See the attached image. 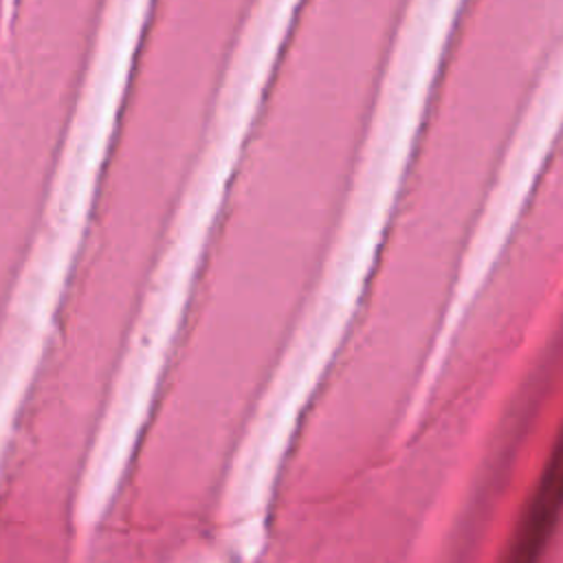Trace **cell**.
<instances>
[{"label": "cell", "instance_id": "obj_1", "mask_svg": "<svg viewBox=\"0 0 563 563\" xmlns=\"http://www.w3.org/2000/svg\"><path fill=\"white\" fill-rule=\"evenodd\" d=\"M424 64L420 95L444 125L523 143L563 92V0H446Z\"/></svg>", "mask_w": 563, "mask_h": 563}]
</instances>
